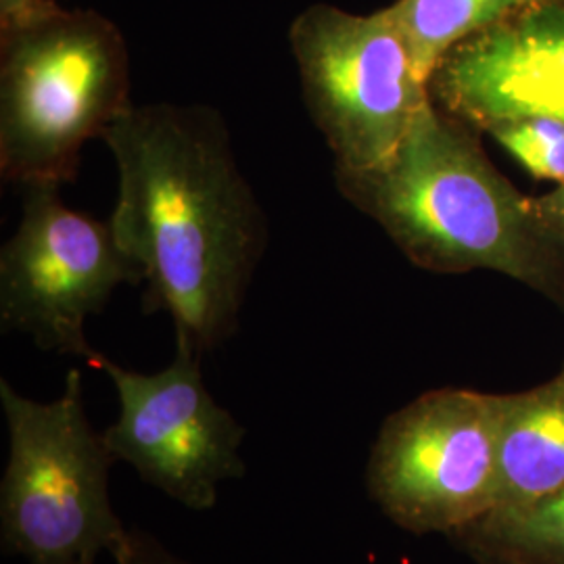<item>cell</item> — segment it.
Here are the masks:
<instances>
[{
	"mask_svg": "<svg viewBox=\"0 0 564 564\" xmlns=\"http://www.w3.org/2000/svg\"><path fill=\"white\" fill-rule=\"evenodd\" d=\"M102 141L120 172L109 223L147 282L144 312H167L199 354L228 341L262 260V207L212 107H128Z\"/></svg>",
	"mask_w": 564,
	"mask_h": 564,
	"instance_id": "6da1fadb",
	"label": "cell"
},
{
	"mask_svg": "<svg viewBox=\"0 0 564 564\" xmlns=\"http://www.w3.org/2000/svg\"><path fill=\"white\" fill-rule=\"evenodd\" d=\"M339 193L383 226L405 258L437 274L500 272L564 305V245L491 165L473 130L426 102L395 153L335 172Z\"/></svg>",
	"mask_w": 564,
	"mask_h": 564,
	"instance_id": "7a4b0ae2",
	"label": "cell"
},
{
	"mask_svg": "<svg viewBox=\"0 0 564 564\" xmlns=\"http://www.w3.org/2000/svg\"><path fill=\"white\" fill-rule=\"evenodd\" d=\"M132 107L128 51L93 11L53 7L2 30L0 174L15 184L72 182L82 147Z\"/></svg>",
	"mask_w": 564,
	"mask_h": 564,
	"instance_id": "3957f363",
	"label": "cell"
},
{
	"mask_svg": "<svg viewBox=\"0 0 564 564\" xmlns=\"http://www.w3.org/2000/svg\"><path fill=\"white\" fill-rule=\"evenodd\" d=\"M0 403L9 458L0 484V527L7 554L30 564L120 563L132 529L111 505L109 475L118 458L84 410L78 368L53 402L23 398L4 379Z\"/></svg>",
	"mask_w": 564,
	"mask_h": 564,
	"instance_id": "277c9868",
	"label": "cell"
},
{
	"mask_svg": "<svg viewBox=\"0 0 564 564\" xmlns=\"http://www.w3.org/2000/svg\"><path fill=\"white\" fill-rule=\"evenodd\" d=\"M303 101L335 158V172L383 165L431 102L389 11L356 15L312 4L289 30Z\"/></svg>",
	"mask_w": 564,
	"mask_h": 564,
	"instance_id": "5b68a950",
	"label": "cell"
},
{
	"mask_svg": "<svg viewBox=\"0 0 564 564\" xmlns=\"http://www.w3.org/2000/svg\"><path fill=\"white\" fill-rule=\"evenodd\" d=\"M500 403L435 389L384 421L366 466L372 502L414 535H456L498 500Z\"/></svg>",
	"mask_w": 564,
	"mask_h": 564,
	"instance_id": "8992f818",
	"label": "cell"
},
{
	"mask_svg": "<svg viewBox=\"0 0 564 564\" xmlns=\"http://www.w3.org/2000/svg\"><path fill=\"white\" fill-rule=\"evenodd\" d=\"M61 184H23L18 232L0 253V324L30 335L41 349L88 362V316L99 314L120 284H139L141 268L111 223L69 209Z\"/></svg>",
	"mask_w": 564,
	"mask_h": 564,
	"instance_id": "52a82bcc",
	"label": "cell"
},
{
	"mask_svg": "<svg viewBox=\"0 0 564 564\" xmlns=\"http://www.w3.org/2000/svg\"><path fill=\"white\" fill-rule=\"evenodd\" d=\"M202 358L176 337L174 360L153 375L126 370L99 351L86 362L118 391V421L102 431L118 463L130 464L144 484L195 512L212 510L220 485L247 473V431L207 391Z\"/></svg>",
	"mask_w": 564,
	"mask_h": 564,
	"instance_id": "ba28073f",
	"label": "cell"
},
{
	"mask_svg": "<svg viewBox=\"0 0 564 564\" xmlns=\"http://www.w3.org/2000/svg\"><path fill=\"white\" fill-rule=\"evenodd\" d=\"M429 95L470 130L533 116L564 123V0H542L456 44Z\"/></svg>",
	"mask_w": 564,
	"mask_h": 564,
	"instance_id": "9c48e42d",
	"label": "cell"
},
{
	"mask_svg": "<svg viewBox=\"0 0 564 564\" xmlns=\"http://www.w3.org/2000/svg\"><path fill=\"white\" fill-rule=\"evenodd\" d=\"M498 403L496 508L564 487V370L535 389L498 395Z\"/></svg>",
	"mask_w": 564,
	"mask_h": 564,
	"instance_id": "30bf717a",
	"label": "cell"
},
{
	"mask_svg": "<svg viewBox=\"0 0 564 564\" xmlns=\"http://www.w3.org/2000/svg\"><path fill=\"white\" fill-rule=\"evenodd\" d=\"M449 540L477 564H564V487L494 508Z\"/></svg>",
	"mask_w": 564,
	"mask_h": 564,
	"instance_id": "8fae6325",
	"label": "cell"
},
{
	"mask_svg": "<svg viewBox=\"0 0 564 564\" xmlns=\"http://www.w3.org/2000/svg\"><path fill=\"white\" fill-rule=\"evenodd\" d=\"M542 0H398L389 15L424 80L460 42Z\"/></svg>",
	"mask_w": 564,
	"mask_h": 564,
	"instance_id": "7c38bea8",
	"label": "cell"
},
{
	"mask_svg": "<svg viewBox=\"0 0 564 564\" xmlns=\"http://www.w3.org/2000/svg\"><path fill=\"white\" fill-rule=\"evenodd\" d=\"M487 134L540 181L564 184V123L550 118L502 121Z\"/></svg>",
	"mask_w": 564,
	"mask_h": 564,
	"instance_id": "4fadbf2b",
	"label": "cell"
},
{
	"mask_svg": "<svg viewBox=\"0 0 564 564\" xmlns=\"http://www.w3.org/2000/svg\"><path fill=\"white\" fill-rule=\"evenodd\" d=\"M118 564H191L141 529H132L130 547Z\"/></svg>",
	"mask_w": 564,
	"mask_h": 564,
	"instance_id": "5bb4252c",
	"label": "cell"
},
{
	"mask_svg": "<svg viewBox=\"0 0 564 564\" xmlns=\"http://www.w3.org/2000/svg\"><path fill=\"white\" fill-rule=\"evenodd\" d=\"M533 214L554 241L564 245V184L542 197H531Z\"/></svg>",
	"mask_w": 564,
	"mask_h": 564,
	"instance_id": "9a60e30c",
	"label": "cell"
},
{
	"mask_svg": "<svg viewBox=\"0 0 564 564\" xmlns=\"http://www.w3.org/2000/svg\"><path fill=\"white\" fill-rule=\"evenodd\" d=\"M53 0H0V25L9 30L23 21L32 20L44 11L53 9Z\"/></svg>",
	"mask_w": 564,
	"mask_h": 564,
	"instance_id": "2e32d148",
	"label": "cell"
}]
</instances>
